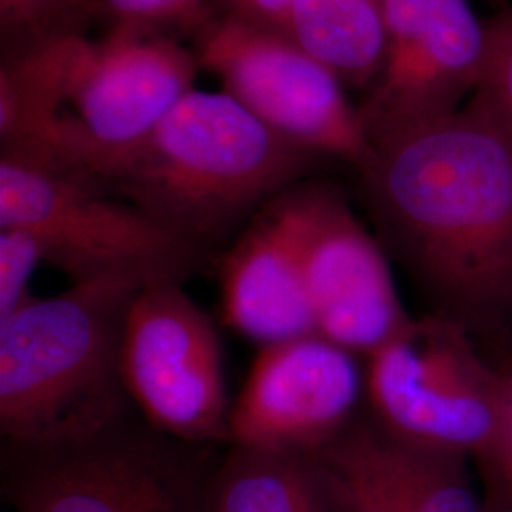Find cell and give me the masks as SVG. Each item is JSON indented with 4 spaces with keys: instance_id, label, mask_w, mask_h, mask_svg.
<instances>
[{
    "instance_id": "obj_6",
    "label": "cell",
    "mask_w": 512,
    "mask_h": 512,
    "mask_svg": "<svg viewBox=\"0 0 512 512\" xmlns=\"http://www.w3.org/2000/svg\"><path fill=\"white\" fill-rule=\"evenodd\" d=\"M0 228L29 230L73 283H181L203 249L99 184L0 160Z\"/></svg>"
},
{
    "instance_id": "obj_3",
    "label": "cell",
    "mask_w": 512,
    "mask_h": 512,
    "mask_svg": "<svg viewBox=\"0 0 512 512\" xmlns=\"http://www.w3.org/2000/svg\"><path fill=\"white\" fill-rule=\"evenodd\" d=\"M143 287L124 279L73 283L0 319L4 444L48 448L93 439L131 418L122 332Z\"/></svg>"
},
{
    "instance_id": "obj_2",
    "label": "cell",
    "mask_w": 512,
    "mask_h": 512,
    "mask_svg": "<svg viewBox=\"0 0 512 512\" xmlns=\"http://www.w3.org/2000/svg\"><path fill=\"white\" fill-rule=\"evenodd\" d=\"M198 65L175 40L137 27L14 50L0 69V160L103 186L194 90Z\"/></svg>"
},
{
    "instance_id": "obj_5",
    "label": "cell",
    "mask_w": 512,
    "mask_h": 512,
    "mask_svg": "<svg viewBox=\"0 0 512 512\" xmlns=\"http://www.w3.org/2000/svg\"><path fill=\"white\" fill-rule=\"evenodd\" d=\"M213 448L131 418L73 444H4L2 494L12 512H207Z\"/></svg>"
},
{
    "instance_id": "obj_1",
    "label": "cell",
    "mask_w": 512,
    "mask_h": 512,
    "mask_svg": "<svg viewBox=\"0 0 512 512\" xmlns=\"http://www.w3.org/2000/svg\"><path fill=\"white\" fill-rule=\"evenodd\" d=\"M368 200L421 281L467 310L512 306V141L469 101L372 139Z\"/></svg>"
},
{
    "instance_id": "obj_19",
    "label": "cell",
    "mask_w": 512,
    "mask_h": 512,
    "mask_svg": "<svg viewBox=\"0 0 512 512\" xmlns=\"http://www.w3.org/2000/svg\"><path fill=\"white\" fill-rule=\"evenodd\" d=\"M42 262V245L29 230L0 228V319L35 298L29 285Z\"/></svg>"
},
{
    "instance_id": "obj_18",
    "label": "cell",
    "mask_w": 512,
    "mask_h": 512,
    "mask_svg": "<svg viewBox=\"0 0 512 512\" xmlns=\"http://www.w3.org/2000/svg\"><path fill=\"white\" fill-rule=\"evenodd\" d=\"M490 54L473 103L484 110L512 141V10L488 23Z\"/></svg>"
},
{
    "instance_id": "obj_8",
    "label": "cell",
    "mask_w": 512,
    "mask_h": 512,
    "mask_svg": "<svg viewBox=\"0 0 512 512\" xmlns=\"http://www.w3.org/2000/svg\"><path fill=\"white\" fill-rule=\"evenodd\" d=\"M198 63L285 141L359 171L370 160L372 141L346 84L285 33L226 14L205 27Z\"/></svg>"
},
{
    "instance_id": "obj_21",
    "label": "cell",
    "mask_w": 512,
    "mask_h": 512,
    "mask_svg": "<svg viewBox=\"0 0 512 512\" xmlns=\"http://www.w3.org/2000/svg\"><path fill=\"white\" fill-rule=\"evenodd\" d=\"M488 473V509L512 512V374L507 376V401L501 431L492 450L482 458Z\"/></svg>"
},
{
    "instance_id": "obj_16",
    "label": "cell",
    "mask_w": 512,
    "mask_h": 512,
    "mask_svg": "<svg viewBox=\"0 0 512 512\" xmlns=\"http://www.w3.org/2000/svg\"><path fill=\"white\" fill-rule=\"evenodd\" d=\"M279 31L368 92L384 61L385 0H291Z\"/></svg>"
},
{
    "instance_id": "obj_20",
    "label": "cell",
    "mask_w": 512,
    "mask_h": 512,
    "mask_svg": "<svg viewBox=\"0 0 512 512\" xmlns=\"http://www.w3.org/2000/svg\"><path fill=\"white\" fill-rule=\"evenodd\" d=\"M205 0H99L114 27H137L152 29L188 23L200 16Z\"/></svg>"
},
{
    "instance_id": "obj_12",
    "label": "cell",
    "mask_w": 512,
    "mask_h": 512,
    "mask_svg": "<svg viewBox=\"0 0 512 512\" xmlns=\"http://www.w3.org/2000/svg\"><path fill=\"white\" fill-rule=\"evenodd\" d=\"M304 283L315 332L355 355L368 357L410 321L382 247L323 184L304 243Z\"/></svg>"
},
{
    "instance_id": "obj_17",
    "label": "cell",
    "mask_w": 512,
    "mask_h": 512,
    "mask_svg": "<svg viewBox=\"0 0 512 512\" xmlns=\"http://www.w3.org/2000/svg\"><path fill=\"white\" fill-rule=\"evenodd\" d=\"M99 10V0H0L2 35L12 52L48 38L82 33L84 19Z\"/></svg>"
},
{
    "instance_id": "obj_13",
    "label": "cell",
    "mask_w": 512,
    "mask_h": 512,
    "mask_svg": "<svg viewBox=\"0 0 512 512\" xmlns=\"http://www.w3.org/2000/svg\"><path fill=\"white\" fill-rule=\"evenodd\" d=\"M317 188L294 184L258 209L220 266L224 323L262 346L315 332L304 243Z\"/></svg>"
},
{
    "instance_id": "obj_10",
    "label": "cell",
    "mask_w": 512,
    "mask_h": 512,
    "mask_svg": "<svg viewBox=\"0 0 512 512\" xmlns=\"http://www.w3.org/2000/svg\"><path fill=\"white\" fill-rule=\"evenodd\" d=\"M490 54L469 0H385L382 69L359 105L370 141L463 109Z\"/></svg>"
},
{
    "instance_id": "obj_7",
    "label": "cell",
    "mask_w": 512,
    "mask_h": 512,
    "mask_svg": "<svg viewBox=\"0 0 512 512\" xmlns=\"http://www.w3.org/2000/svg\"><path fill=\"white\" fill-rule=\"evenodd\" d=\"M365 382L374 421L408 444L482 459L501 431L507 376L448 317H410L366 357Z\"/></svg>"
},
{
    "instance_id": "obj_9",
    "label": "cell",
    "mask_w": 512,
    "mask_h": 512,
    "mask_svg": "<svg viewBox=\"0 0 512 512\" xmlns=\"http://www.w3.org/2000/svg\"><path fill=\"white\" fill-rule=\"evenodd\" d=\"M122 376L154 431L188 444H230L219 332L181 283L143 287L122 332Z\"/></svg>"
},
{
    "instance_id": "obj_4",
    "label": "cell",
    "mask_w": 512,
    "mask_h": 512,
    "mask_svg": "<svg viewBox=\"0 0 512 512\" xmlns=\"http://www.w3.org/2000/svg\"><path fill=\"white\" fill-rule=\"evenodd\" d=\"M317 156L222 93L196 88L103 188L202 247L291 188Z\"/></svg>"
},
{
    "instance_id": "obj_22",
    "label": "cell",
    "mask_w": 512,
    "mask_h": 512,
    "mask_svg": "<svg viewBox=\"0 0 512 512\" xmlns=\"http://www.w3.org/2000/svg\"><path fill=\"white\" fill-rule=\"evenodd\" d=\"M230 16H238L264 27L281 29L291 0H224Z\"/></svg>"
},
{
    "instance_id": "obj_14",
    "label": "cell",
    "mask_w": 512,
    "mask_h": 512,
    "mask_svg": "<svg viewBox=\"0 0 512 512\" xmlns=\"http://www.w3.org/2000/svg\"><path fill=\"white\" fill-rule=\"evenodd\" d=\"M334 512H490L465 456L408 444L376 421H355L311 454Z\"/></svg>"
},
{
    "instance_id": "obj_11",
    "label": "cell",
    "mask_w": 512,
    "mask_h": 512,
    "mask_svg": "<svg viewBox=\"0 0 512 512\" xmlns=\"http://www.w3.org/2000/svg\"><path fill=\"white\" fill-rule=\"evenodd\" d=\"M366 391L355 353L310 332L264 346L230 412V444L315 454L344 433Z\"/></svg>"
},
{
    "instance_id": "obj_15",
    "label": "cell",
    "mask_w": 512,
    "mask_h": 512,
    "mask_svg": "<svg viewBox=\"0 0 512 512\" xmlns=\"http://www.w3.org/2000/svg\"><path fill=\"white\" fill-rule=\"evenodd\" d=\"M207 512H334V505L311 454L230 444L213 469Z\"/></svg>"
}]
</instances>
